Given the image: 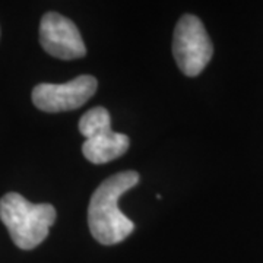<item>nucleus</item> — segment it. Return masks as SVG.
Wrapping results in <instances>:
<instances>
[{"mask_svg": "<svg viewBox=\"0 0 263 263\" xmlns=\"http://www.w3.org/2000/svg\"><path fill=\"white\" fill-rule=\"evenodd\" d=\"M139 183L136 171H122L103 181L89 200L88 226L91 234L104 246L117 245L127 238L135 224L119 209V199Z\"/></svg>", "mask_w": 263, "mask_h": 263, "instance_id": "obj_1", "label": "nucleus"}, {"mask_svg": "<svg viewBox=\"0 0 263 263\" xmlns=\"http://www.w3.org/2000/svg\"><path fill=\"white\" fill-rule=\"evenodd\" d=\"M0 219L19 249L32 250L46 240L56 221V209L50 203H31L12 192L0 199Z\"/></svg>", "mask_w": 263, "mask_h": 263, "instance_id": "obj_2", "label": "nucleus"}, {"mask_svg": "<svg viewBox=\"0 0 263 263\" xmlns=\"http://www.w3.org/2000/svg\"><path fill=\"white\" fill-rule=\"evenodd\" d=\"M79 132L86 141L82 145L85 158L92 164H105L126 154L130 141L126 135L111 129L110 113L104 107H94L81 117Z\"/></svg>", "mask_w": 263, "mask_h": 263, "instance_id": "obj_3", "label": "nucleus"}, {"mask_svg": "<svg viewBox=\"0 0 263 263\" xmlns=\"http://www.w3.org/2000/svg\"><path fill=\"white\" fill-rule=\"evenodd\" d=\"M173 54L186 76H197L206 67L214 54V47L197 16L184 15L179 19L173 37Z\"/></svg>", "mask_w": 263, "mask_h": 263, "instance_id": "obj_4", "label": "nucleus"}, {"mask_svg": "<svg viewBox=\"0 0 263 263\" xmlns=\"http://www.w3.org/2000/svg\"><path fill=\"white\" fill-rule=\"evenodd\" d=\"M94 76L81 75L66 84H40L32 91V103L46 113H60L82 107L97 92Z\"/></svg>", "mask_w": 263, "mask_h": 263, "instance_id": "obj_5", "label": "nucleus"}, {"mask_svg": "<svg viewBox=\"0 0 263 263\" xmlns=\"http://www.w3.org/2000/svg\"><path fill=\"white\" fill-rule=\"evenodd\" d=\"M40 43L48 54L62 60H73L86 54L78 27L57 12H48L41 19Z\"/></svg>", "mask_w": 263, "mask_h": 263, "instance_id": "obj_6", "label": "nucleus"}]
</instances>
